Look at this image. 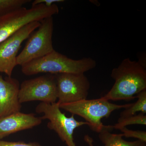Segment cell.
<instances>
[{"mask_svg": "<svg viewBox=\"0 0 146 146\" xmlns=\"http://www.w3.org/2000/svg\"><path fill=\"white\" fill-rule=\"evenodd\" d=\"M111 77L115 83L102 97L107 100H133L135 95L146 89L145 67L139 61L125 58L112 70Z\"/></svg>", "mask_w": 146, "mask_h": 146, "instance_id": "1", "label": "cell"}, {"mask_svg": "<svg viewBox=\"0 0 146 146\" xmlns=\"http://www.w3.org/2000/svg\"><path fill=\"white\" fill-rule=\"evenodd\" d=\"M96 60L91 58L79 60L69 58L54 50L44 57L32 60L21 66V70L27 76L40 73L56 74L62 73L84 74L96 68Z\"/></svg>", "mask_w": 146, "mask_h": 146, "instance_id": "2", "label": "cell"}, {"mask_svg": "<svg viewBox=\"0 0 146 146\" xmlns=\"http://www.w3.org/2000/svg\"><path fill=\"white\" fill-rule=\"evenodd\" d=\"M131 104H115L102 97L96 99H85L71 103L60 104L59 107L72 115H77L83 118L90 129L99 133L105 126L102 122V119L109 117L113 111L125 109Z\"/></svg>", "mask_w": 146, "mask_h": 146, "instance_id": "3", "label": "cell"}, {"mask_svg": "<svg viewBox=\"0 0 146 146\" xmlns=\"http://www.w3.org/2000/svg\"><path fill=\"white\" fill-rule=\"evenodd\" d=\"M35 111L43 114L41 117L42 120L49 121L47 127L54 131L67 146H77L74 141V131L82 126L88 125L86 122L76 120L74 115L67 117L61 111L57 102L53 104L40 103L36 106Z\"/></svg>", "mask_w": 146, "mask_h": 146, "instance_id": "4", "label": "cell"}, {"mask_svg": "<svg viewBox=\"0 0 146 146\" xmlns=\"http://www.w3.org/2000/svg\"><path fill=\"white\" fill-rule=\"evenodd\" d=\"M53 17L45 18L40 21V25L31 35L23 49L18 54L17 65L22 66L53 51Z\"/></svg>", "mask_w": 146, "mask_h": 146, "instance_id": "5", "label": "cell"}, {"mask_svg": "<svg viewBox=\"0 0 146 146\" xmlns=\"http://www.w3.org/2000/svg\"><path fill=\"white\" fill-rule=\"evenodd\" d=\"M19 99L21 104L35 101L49 104L56 102L55 75L47 74L23 82L20 84Z\"/></svg>", "mask_w": 146, "mask_h": 146, "instance_id": "6", "label": "cell"}, {"mask_svg": "<svg viewBox=\"0 0 146 146\" xmlns=\"http://www.w3.org/2000/svg\"><path fill=\"white\" fill-rule=\"evenodd\" d=\"M40 21L32 22L0 43V73L11 77L17 64L18 52L23 42L39 27Z\"/></svg>", "mask_w": 146, "mask_h": 146, "instance_id": "7", "label": "cell"}, {"mask_svg": "<svg viewBox=\"0 0 146 146\" xmlns=\"http://www.w3.org/2000/svg\"><path fill=\"white\" fill-rule=\"evenodd\" d=\"M55 75L57 102L59 104L87 99L90 83L84 74L62 73Z\"/></svg>", "mask_w": 146, "mask_h": 146, "instance_id": "8", "label": "cell"}, {"mask_svg": "<svg viewBox=\"0 0 146 146\" xmlns=\"http://www.w3.org/2000/svg\"><path fill=\"white\" fill-rule=\"evenodd\" d=\"M20 84L16 79L0 75V119L21 112L19 99Z\"/></svg>", "mask_w": 146, "mask_h": 146, "instance_id": "9", "label": "cell"}, {"mask_svg": "<svg viewBox=\"0 0 146 146\" xmlns=\"http://www.w3.org/2000/svg\"><path fill=\"white\" fill-rule=\"evenodd\" d=\"M41 117L33 113L16 112L0 119V141L11 134L30 129L41 124Z\"/></svg>", "mask_w": 146, "mask_h": 146, "instance_id": "10", "label": "cell"}, {"mask_svg": "<svg viewBox=\"0 0 146 146\" xmlns=\"http://www.w3.org/2000/svg\"><path fill=\"white\" fill-rule=\"evenodd\" d=\"M113 129L112 125H105L99 133V138L104 144V146H146V143L140 140L128 141L124 140L122 133H111ZM84 140L88 146H94L93 139L88 135H85Z\"/></svg>", "mask_w": 146, "mask_h": 146, "instance_id": "11", "label": "cell"}, {"mask_svg": "<svg viewBox=\"0 0 146 146\" xmlns=\"http://www.w3.org/2000/svg\"><path fill=\"white\" fill-rule=\"evenodd\" d=\"M138 98L136 102L125 108L121 112L119 118H124L136 115V113H146V89L138 93L136 96Z\"/></svg>", "mask_w": 146, "mask_h": 146, "instance_id": "12", "label": "cell"}, {"mask_svg": "<svg viewBox=\"0 0 146 146\" xmlns=\"http://www.w3.org/2000/svg\"><path fill=\"white\" fill-rule=\"evenodd\" d=\"M146 125V115L145 114L140 113L138 115L130 116L127 117L119 118L117 123L112 126L113 129L120 130L122 128L126 127L127 126L131 125Z\"/></svg>", "mask_w": 146, "mask_h": 146, "instance_id": "13", "label": "cell"}, {"mask_svg": "<svg viewBox=\"0 0 146 146\" xmlns=\"http://www.w3.org/2000/svg\"><path fill=\"white\" fill-rule=\"evenodd\" d=\"M30 0H0V16L23 7Z\"/></svg>", "mask_w": 146, "mask_h": 146, "instance_id": "14", "label": "cell"}, {"mask_svg": "<svg viewBox=\"0 0 146 146\" xmlns=\"http://www.w3.org/2000/svg\"><path fill=\"white\" fill-rule=\"evenodd\" d=\"M123 132V136L126 138H133L146 143V132L143 131H134L128 129L126 127L120 129Z\"/></svg>", "mask_w": 146, "mask_h": 146, "instance_id": "15", "label": "cell"}, {"mask_svg": "<svg viewBox=\"0 0 146 146\" xmlns=\"http://www.w3.org/2000/svg\"><path fill=\"white\" fill-rule=\"evenodd\" d=\"M0 146H42L37 142L25 143L24 141H0Z\"/></svg>", "mask_w": 146, "mask_h": 146, "instance_id": "16", "label": "cell"}, {"mask_svg": "<svg viewBox=\"0 0 146 146\" xmlns=\"http://www.w3.org/2000/svg\"><path fill=\"white\" fill-rule=\"evenodd\" d=\"M64 1V0H35L32 3V7L39 4H44L47 7H50L55 4V3Z\"/></svg>", "mask_w": 146, "mask_h": 146, "instance_id": "17", "label": "cell"}]
</instances>
